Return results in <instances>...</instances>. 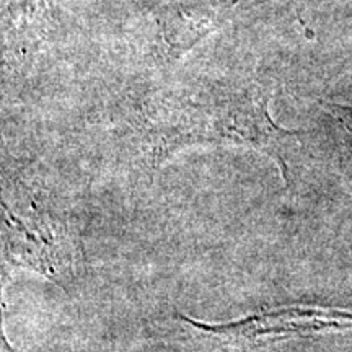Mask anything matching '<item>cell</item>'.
Masks as SVG:
<instances>
[{
	"instance_id": "obj_1",
	"label": "cell",
	"mask_w": 352,
	"mask_h": 352,
	"mask_svg": "<svg viewBox=\"0 0 352 352\" xmlns=\"http://www.w3.org/2000/svg\"><path fill=\"white\" fill-rule=\"evenodd\" d=\"M267 101L266 88L259 85L182 101L147 132L151 158L160 164L171 152L196 142L250 145L274 158L289 179V144L297 134L272 122Z\"/></svg>"
},
{
	"instance_id": "obj_2",
	"label": "cell",
	"mask_w": 352,
	"mask_h": 352,
	"mask_svg": "<svg viewBox=\"0 0 352 352\" xmlns=\"http://www.w3.org/2000/svg\"><path fill=\"white\" fill-rule=\"evenodd\" d=\"M3 248L16 266L36 271L67 290L83 270V246L63 220L47 214L13 215L6 210Z\"/></svg>"
},
{
	"instance_id": "obj_3",
	"label": "cell",
	"mask_w": 352,
	"mask_h": 352,
	"mask_svg": "<svg viewBox=\"0 0 352 352\" xmlns=\"http://www.w3.org/2000/svg\"><path fill=\"white\" fill-rule=\"evenodd\" d=\"M2 352H16L13 347L10 346V342L7 341L6 334H2Z\"/></svg>"
}]
</instances>
